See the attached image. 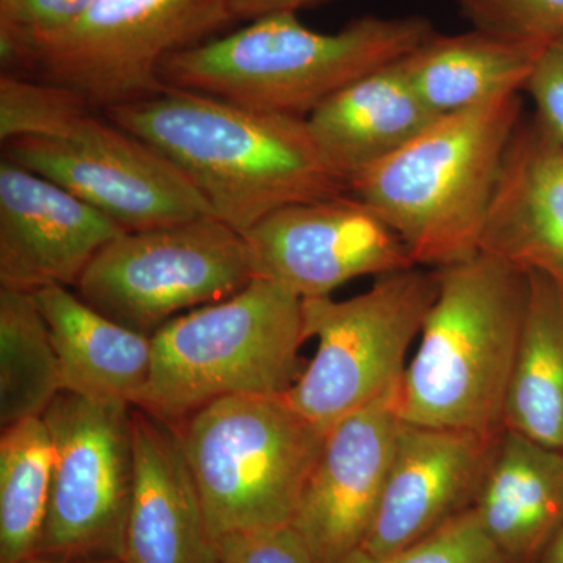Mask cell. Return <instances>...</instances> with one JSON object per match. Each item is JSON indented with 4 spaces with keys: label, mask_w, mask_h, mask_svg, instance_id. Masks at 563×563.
Instances as JSON below:
<instances>
[{
    "label": "cell",
    "mask_w": 563,
    "mask_h": 563,
    "mask_svg": "<svg viewBox=\"0 0 563 563\" xmlns=\"http://www.w3.org/2000/svg\"><path fill=\"white\" fill-rule=\"evenodd\" d=\"M103 114L162 152L243 235L273 211L350 192L303 118L179 88Z\"/></svg>",
    "instance_id": "cell-1"
},
{
    "label": "cell",
    "mask_w": 563,
    "mask_h": 563,
    "mask_svg": "<svg viewBox=\"0 0 563 563\" xmlns=\"http://www.w3.org/2000/svg\"><path fill=\"white\" fill-rule=\"evenodd\" d=\"M433 35L432 22L421 16L368 14L322 33L306 27L298 13L280 11L174 52L158 74L166 88L307 120L344 88L402 60Z\"/></svg>",
    "instance_id": "cell-2"
},
{
    "label": "cell",
    "mask_w": 563,
    "mask_h": 563,
    "mask_svg": "<svg viewBox=\"0 0 563 563\" xmlns=\"http://www.w3.org/2000/svg\"><path fill=\"white\" fill-rule=\"evenodd\" d=\"M521 92L443 114L398 152L355 174L350 192L401 236L417 266L443 268L479 254L493 190Z\"/></svg>",
    "instance_id": "cell-3"
},
{
    "label": "cell",
    "mask_w": 563,
    "mask_h": 563,
    "mask_svg": "<svg viewBox=\"0 0 563 563\" xmlns=\"http://www.w3.org/2000/svg\"><path fill=\"white\" fill-rule=\"evenodd\" d=\"M435 272L439 295L401 380V418L495 435L523 331L528 273L481 252Z\"/></svg>",
    "instance_id": "cell-4"
},
{
    "label": "cell",
    "mask_w": 563,
    "mask_h": 563,
    "mask_svg": "<svg viewBox=\"0 0 563 563\" xmlns=\"http://www.w3.org/2000/svg\"><path fill=\"white\" fill-rule=\"evenodd\" d=\"M303 299L257 277L152 335L150 383L136 406L177 424L225 396H279L303 369Z\"/></svg>",
    "instance_id": "cell-5"
},
{
    "label": "cell",
    "mask_w": 563,
    "mask_h": 563,
    "mask_svg": "<svg viewBox=\"0 0 563 563\" xmlns=\"http://www.w3.org/2000/svg\"><path fill=\"white\" fill-rule=\"evenodd\" d=\"M224 0H98L65 27H0L3 73L46 81L107 111L163 90L162 62L232 22Z\"/></svg>",
    "instance_id": "cell-6"
},
{
    "label": "cell",
    "mask_w": 563,
    "mask_h": 563,
    "mask_svg": "<svg viewBox=\"0 0 563 563\" xmlns=\"http://www.w3.org/2000/svg\"><path fill=\"white\" fill-rule=\"evenodd\" d=\"M174 426L214 540L291 525L328 433L284 395L225 396Z\"/></svg>",
    "instance_id": "cell-7"
},
{
    "label": "cell",
    "mask_w": 563,
    "mask_h": 563,
    "mask_svg": "<svg viewBox=\"0 0 563 563\" xmlns=\"http://www.w3.org/2000/svg\"><path fill=\"white\" fill-rule=\"evenodd\" d=\"M439 295L435 269L384 274L346 301L303 299L306 336L317 354L284 393L296 412L328 432L401 383L406 355Z\"/></svg>",
    "instance_id": "cell-8"
},
{
    "label": "cell",
    "mask_w": 563,
    "mask_h": 563,
    "mask_svg": "<svg viewBox=\"0 0 563 563\" xmlns=\"http://www.w3.org/2000/svg\"><path fill=\"white\" fill-rule=\"evenodd\" d=\"M254 279L243 233L202 217L122 232L99 250L74 288L110 320L152 336L174 318L224 301Z\"/></svg>",
    "instance_id": "cell-9"
},
{
    "label": "cell",
    "mask_w": 563,
    "mask_h": 563,
    "mask_svg": "<svg viewBox=\"0 0 563 563\" xmlns=\"http://www.w3.org/2000/svg\"><path fill=\"white\" fill-rule=\"evenodd\" d=\"M43 420L54 472L36 554L122 561L135 477L131 404L62 391Z\"/></svg>",
    "instance_id": "cell-10"
},
{
    "label": "cell",
    "mask_w": 563,
    "mask_h": 563,
    "mask_svg": "<svg viewBox=\"0 0 563 563\" xmlns=\"http://www.w3.org/2000/svg\"><path fill=\"white\" fill-rule=\"evenodd\" d=\"M2 150L3 157L60 185L125 232L214 217L187 174L102 111L55 139L18 136Z\"/></svg>",
    "instance_id": "cell-11"
},
{
    "label": "cell",
    "mask_w": 563,
    "mask_h": 563,
    "mask_svg": "<svg viewBox=\"0 0 563 563\" xmlns=\"http://www.w3.org/2000/svg\"><path fill=\"white\" fill-rule=\"evenodd\" d=\"M255 274L299 298H328L347 282L415 268L390 225L351 192L295 203L244 233Z\"/></svg>",
    "instance_id": "cell-12"
},
{
    "label": "cell",
    "mask_w": 563,
    "mask_h": 563,
    "mask_svg": "<svg viewBox=\"0 0 563 563\" xmlns=\"http://www.w3.org/2000/svg\"><path fill=\"white\" fill-rule=\"evenodd\" d=\"M399 399L401 383L325 433L291 523L320 563L358 550L372 529L402 420Z\"/></svg>",
    "instance_id": "cell-13"
},
{
    "label": "cell",
    "mask_w": 563,
    "mask_h": 563,
    "mask_svg": "<svg viewBox=\"0 0 563 563\" xmlns=\"http://www.w3.org/2000/svg\"><path fill=\"white\" fill-rule=\"evenodd\" d=\"M498 433L401 420L383 498L362 550L387 558L473 509Z\"/></svg>",
    "instance_id": "cell-14"
},
{
    "label": "cell",
    "mask_w": 563,
    "mask_h": 563,
    "mask_svg": "<svg viewBox=\"0 0 563 563\" xmlns=\"http://www.w3.org/2000/svg\"><path fill=\"white\" fill-rule=\"evenodd\" d=\"M122 232L73 192L2 155L0 287H76L92 257Z\"/></svg>",
    "instance_id": "cell-15"
},
{
    "label": "cell",
    "mask_w": 563,
    "mask_h": 563,
    "mask_svg": "<svg viewBox=\"0 0 563 563\" xmlns=\"http://www.w3.org/2000/svg\"><path fill=\"white\" fill-rule=\"evenodd\" d=\"M135 477L124 563H218V542L173 422L132 406Z\"/></svg>",
    "instance_id": "cell-16"
},
{
    "label": "cell",
    "mask_w": 563,
    "mask_h": 563,
    "mask_svg": "<svg viewBox=\"0 0 563 563\" xmlns=\"http://www.w3.org/2000/svg\"><path fill=\"white\" fill-rule=\"evenodd\" d=\"M481 254L563 276V140L525 114L504 154Z\"/></svg>",
    "instance_id": "cell-17"
},
{
    "label": "cell",
    "mask_w": 563,
    "mask_h": 563,
    "mask_svg": "<svg viewBox=\"0 0 563 563\" xmlns=\"http://www.w3.org/2000/svg\"><path fill=\"white\" fill-rule=\"evenodd\" d=\"M507 563H539L563 528V453L503 428L473 506Z\"/></svg>",
    "instance_id": "cell-18"
},
{
    "label": "cell",
    "mask_w": 563,
    "mask_h": 563,
    "mask_svg": "<svg viewBox=\"0 0 563 563\" xmlns=\"http://www.w3.org/2000/svg\"><path fill=\"white\" fill-rule=\"evenodd\" d=\"M440 117L415 91L402 58L354 81L318 107L307 122L350 187L355 174L390 157Z\"/></svg>",
    "instance_id": "cell-19"
},
{
    "label": "cell",
    "mask_w": 563,
    "mask_h": 563,
    "mask_svg": "<svg viewBox=\"0 0 563 563\" xmlns=\"http://www.w3.org/2000/svg\"><path fill=\"white\" fill-rule=\"evenodd\" d=\"M32 295L60 361L63 391L136 406L150 383L152 336L110 320L68 287Z\"/></svg>",
    "instance_id": "cell-20"
},
{
    "label": "cell",
    "mask_w": 563,
    "mask_h": 563,
    "mask_svg": "<svg viewBox=\"0 0 563 563\" xmlns=\"http://www.w3.org/2000/svg\"><path fill=\"white\" fill-rule=\"evenodd\" d=\"M548 43L474 29L435 35L404 58L407 77L437 114L479 106L504 92H525Z\"/></svg>",
    "instance_id": "cell-21"
},
{
    "label": "cell",
    "mask_w": 563,
    "mask_h": 563,
    "mask_svg": "<svg viewBox=\"0 0 563 563\" xmlns=\"http://www.w3.org/2000/svg\"><path fill=\"white\" fill-rule=\"evenodd\" d=\"M528 280L503 426L563 453V282L544 272H529Z\"/></svg>",
    "instance_id": "cell-22"
},
{
    "label": "cell",
    "mask_w": 563,
    "mask_h": 563,
    "mask_svg": "<svg viewBox=\"0 0 563 563\" xmlns=\"http://www.w3.org/2000/svg\"><path fill=\"white\" fill-rule=\"evenodd\" d=\"M63 391L60 361L32 292L0 287V426L43 418Z\"/></svg>",
    "instance_id": "cell-23"
},
{
    "label": "cell",
    "mask_w": 563,
    "mask_h": 563,
    "mask_svg": "<svg viewBox=\"0 0 563 563\" xmlns=\"http://www.w3.org/2000/svg\"><path fill=\"white\" fill-rule=\"evenodd\" d=\"M54 444L43 418L14 422L0 437V563L38 551L49 504Z\"/></svg>",
    "instance_id": "cell-24"
},
{
    "label": "cell",
    "mask_w": 563,
    "mask_h": 563,
    "mask_svg": "<svg viewBox=\"0 0 563 563\" xmlns=\"http://www.w3.org/2000/svg\"><path fill=\"white\" fill-rule=\"evenodd\" d=\"M95 110L87 99L57 85L16 74L0 76L2 143L18 136L55 139Z\"/></svg>",
    "instance_id": "cell-25"
},
{
    "label": "cell",
    "mask_w": 563,
    "mask_h": 563,
    "mask_svg": "<svg viewBox=\"0 0 563 563\" xmlns=\"http://www.w3.org/2000/svg\"><path fill=\"white\" fill-rule=\"evenodd\" d=\"M335 563H507L493 544L474 509L443 526L432 536L387 558H376L362 548Z\"/></svg>",
    "instance_id": "cell-26"
},
{
    "label": "cell",
    "mask_w": 563,
    "mask_h": 563,
    "mask_svg": "<svg viewBox=\"0 0 563 563\" xmlns=\"http://www.w3.org/2000/svg\"><path fill=\"white\" fill-rule=\"evenodd\" d=\"M474 29L550 43L563 35V0H455Z\"/></svg>",
    "instance_id": "cell-27"
},
{
    "label": "cell",
    "mask_w": 563,
    "mask_h": 563,
    "mask_svg": "<svg viewBox=\"0 0 563 563\" xmlns=\"http://www.w3.org/2000/svg\"><path fill=\"white\" fill-rule=\"evenodd\" d=\"M217 542L218 563H320L292 525L228 533Z\"/></svg>",
    "instance_id": "cell-28"
},
{
    "label": "cell",
    "mask_w": 563,
    "mask_h": 563,
    "mask_svg": "<svg viewBox=\"0 0 563 563\" xmlns=\"http://www.w3.org/2000/svg\"><path fill=\"white\" fill-rule=\"evenodd\" d=\"M525 92L536 103L533 113L563 140V35L544 46Z\"/></svg>",
    "instance_id": "cell-29"
},
{
    "label": "cell",
    "mask_w": 563,
    "mask_h": 563,
    "mask_svg": "<svg viewBox=\"0 0 563 563\" xmlns=\"http://www.w3.org/2000/svg\"><path fill=\"white\" fill-rule=\"evenodd\" d=\"M98 0H0V27L11 32H47L65 27Z\"/></svg>",
    "instance_id": "cell-30"
},
{
    "label": "cell",
    "mask_w": 563,
    "mask_h": 563,
    "mask_svg": "<svg viewBox=\"0 0 563 563\" xmlns=\"http://www.w3.org/2000/svg\"><path fill=\"white\" fill-rule=\"evenodd\" d=\"M329 0H224L225 10L233 21L257 20L265 14L290 11L298 13L302 9H312Z\"/></svg>",
    "instance_id": "cell-31"
},
{
    "label": "cell",
    "mask_w": 563,
    "mask_h": 563,
    "mask_svg": "<svg viewBox=\"0 0 563 563\" xmlns=\"http://www.w3.org/2000/svg\"><path fill=\"white\" fill-rule=\"evenodd\" d=\"M18 563H124L120 559H63L52 555L33 554Z\"/></svg>",
    "instance_id": "cell-32"
},
{
    "label": "cell",
    "mask_w": 563,
    "mask_h": 563,
    "mask_svg": "<svg viewBox=\"0 0 563 563\" xmlns=\"http://www.w3.org/2000/svg\"><path fill=\"white\" fill-rule=\"evenodd\" d=\"M539 563H563V528L548 544Z\"/></svg>",
    "instance_id": "cell-33"
},
{
    "label": "cell",
    "mask_w": 563,
    "mask_h": 563,
    "mask_svg": "<svg viewBox=\"0 0 563 563\" xmlns=\"http://www.w3.org/2000/svg\"><path fill=\"white\" fill-rule=\"evenodd\" d=\"M558 277H561V280L563 282V276H558Z\"/></svg>",
    "instance_id": "cell-34"
}]
</instances>
